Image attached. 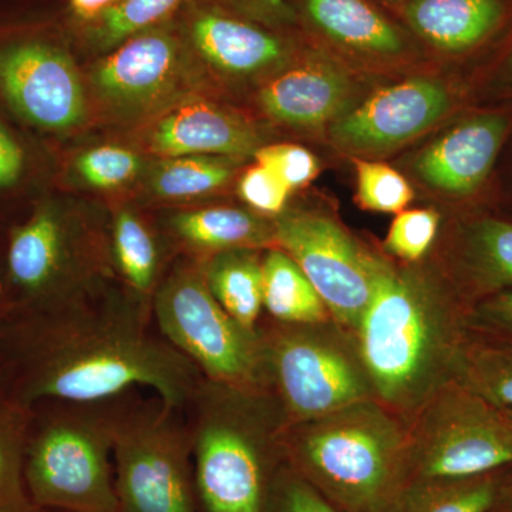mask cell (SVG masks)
<instances>
[{
	"mask_svg": "<svg viewBox=\"0 0 512 512\" xmlns=\"http://www.w3.org/2000/svg\"><path fill=\"white\" fill-rule=\"evenodd\" d=\"M0 375L5 396L25 407L148 389L183 413L204 380L158 332L151 305L114 278L45 311L9 316L0 326Z\"/></svg>",
	"mask_w": 512,
	"mask_h": 512,
	"instance_id": "1",
	"label": "cell"
},
{
	"mask_svg": "<svg viewBox=\"0 0 512 512\" xmlns=\"http://www.w3.org/2000/svg\"><path fill=\"white\" fill-rule=\"evenodd\" d=\"M467 315L436 275L382 259L353 333L377 402L409 421L453 384L470 340Z\"/></svg>",
	"mask_w": 512,
	"mask_h": 512,
	"instance_id": "2",
	"label": "cell"
},
{
	"mask_svg": "<svg viewBox=\"0 0 512 512\" xmlns=\"http://www.w3.org/2000/svg\"><path fill=\"white\" fill-rule=\"evenodd\" d=\"M198 512H265L286 419L266 390L202 380L185 409Z\"/></svg>",
	"mask_w": 512,
	"mask_h": 512,
	"instance_id": "3",
	"label": "cell"
},
{
	"mask_svg": "<svg viewBox=\"0 0 512 512\" xmlns=\"http://www.w3.org/2000/svg\"><path fill=\"white\" fill-rule=\"evenodd\" d=\"M407 421L365 400L286 424L285 463L340 512H380L406 481Z\"/></svg>",
	"mask_w": 512,
	"mask_h": 512,
	"instance_id": "4",
	"label": "cell"
},
{
	"mask_svg": "<svg viewBox=\"0 0 512 512\" xmlns=\"http://www.w3.org/2000/svg\"><path fill=\"white\" fill-rule=\"evenodd\" d=\"M130 393L97 402L43 400L29 407L23 470L36 508L120 512L113 447Z\"/></svg>",
	"mask_w": 512,
	"mask_h": 512,
	"instance_id": "5",
	"label": "cell"
},
{
	"mask_svg": "<svg viewBox=\"0 0 512 512\" xmlns=\"http://www.w3.org/2000/svg\"><path fill=\"white\" fill-rule=\"evenodd\" d=\"M0 254L8 318L45 311L114 278L109 222L50 192L0 231Z\"/></svg>",
	"mask_w": 512,
	"mask_h": 512,
	"instance_id": "6",
	"label": "cell"
},
{
	"mask_svg": "<svg viewBox=\"0 0 512 512\" xmlns=\"http://www.w3.org/2000/svg\"><path fill=\"white\" fill-rule=\"evenodd\" d=\"M161 336L208 382L266 390L264 342L217 302L197 259L178 256L151 303Z\"/></svg>",
	"mask_w": 512,
	"mask_h": 512,
	"instance_id": "7",
	"label": "cell"
},
{
	"mask_svg": "<svg viewBox=\"0 0 512 512\" xmlns=\"http://www.w3.org/2000/svg\"><path fill=\"white\" fill-rule=\"evenodd\" d=\"M258 329L268 392L278 400L286 424L375 399L355 336L335 322L284 325L268 319Z\"/></svg>",
	"mask_w": 512,
	"mask_h": 512,
	"instance_id": "8",
	"label": "cell"
},
{
	"mask_svg": "<svg viewBox=\"0 0 512 512\" xmlns=\"http://www.w3.org/2000/svg\"><path fill=\"white\" fill-rule=\"evenodd\" d=\"M113 466L120 512H198L190 427L154 394H128Z\"/></svg>",
	"mask_w": 512,
	"mask_h": 512,
	"instance_id": "9",
	"label": "cell"
},
{
	"mask_svg": "<svg viewBox=\"0 0 512 512\" xmlns=\"http://www.w3.org/2000/svg\"><path fill=\"white\" fill-rule=\"evenodd\" d=\"M64 30L49 23L0 26V109L39 136L86 123L89 97Z\"/></svg>",
	"mask_w": 512,
	"mask_h": 512,
	"instance_id": "10",
	"label": "cell"
},
{
	"mask_svg": "<svg viewBox=\"0 0 512 512\" xmlns=\"http://www.w3.org/2000/svg\"><path fill=\"white\" fill-rule=\"evenodd\" d=\"M406 481L468 478L512 467V421L458 384H448L407 421Z\"/></svg>",
	"mask_w": 512,
	"mask_h": 512,
	"instance_id": "11",
	"label": "cell"
},
{
	"mask_svg": "<svg viewBox=\"0 0 512 512\" xmlns=\"http://www.w3.org/2000/svg\"><path fill=\"white\" fill-rule=\"evenodd\" d=\"M276 247L291 256L319 293L330 318L355 333L372 301L382 259L365 251L338 222L316 212L274 218Z\"/></svg>",
	"mask_w": 512,
	"mask_h": 512,
	"instance_id": "12",
	"label": "cell"
},
{
	"mask_svg": "<svg viewBox=\"0 0 512 512\" xmlns=\"http://www.w3.org/2000/svg\"><path fill=\"white\" fill-rule=\"evenodd\" d=\"M195 62L175 22L144 30L97 57L90 86L120 119L147 116L173 100Z\"/></svg>",
	"mask_w": 512,
	"mask_h": 512,
	"instance_id": "13",
	"label": "cell"
},
{
	"mask_svg": "<svg viewBox=\"0 0 512 512\" xmlns=\"http://www.w3.org/2000/svg\"><path fill=\"white\" fill-rule=\"evenodd\" d=\"M174 22L195 62L225 76L275 74L302 50L292 32L245 18L220 0H190Z\"/></svg>",
	"mask_w": 512,
	"mask_h": 512,
	"instance_id": "14",
	"label": "cell"
},
{
	"mask_svg": "<svg viewBox=\"0 0 512 512\" xmlns=\"http://www.w3.org/2000/svg\"><path fill=\"white\" fill-rule=\"evenodd\" d=\"M450 107L446 84L431 77H412L383 87L340 114L330 123L329 138L333 146L356 156L386 153L439 123Z\"/></svg>",
	"mask_w": 512,
	"mask_h": 512,
	"instance_id": "15",
	"label": "cell"
},
{
	"mask_svg": "<svg viewBox=\"0 0 512 512\" xmlns=\"http://www.w3.org/2000/svg\"><path fill=\"white\" fill-rule=\"evenodd\" d=\"M259 92L271 119L293 127H318L345 113L352 94L350 74L323 49H305L274 74Z\"/></svg>",
	"mask_w": 512,
	"mask_h": 512,
	"instance_id": "16",
	"label": "cell"
},
{
	"mask_svg": "<svg viewBox=\"0 0 512 512\" xmlns=\"http://www.w3.org/2000/svg\"><path fill=\"white\" fill-rule=\"evenodd\" d=\"M295 28L301 26L330 49L369 60L412 55L417 42L402 22L370 0H292Z\"/></svg>",
	"mask_w": 512,
	"mask_h": 512,
	"instance_id": "17",
	"label": "cell"
},
{
	"mask_svg": "<svg viewBox=\"0 0 512 512\" xmlns=\"http://www.w3.org/2000/svg\"><path fill=\"white\" fill-rule=\"evenodd\" d=\"M144 144L158 158L254 156L258 131L238 114L207 100H187L161 113L148 127Z\"/></svg>",
	"mask_w": 512,
	"mask_h": 512,
	"instance_id": "18",
	"label": "cell"
},
{
	"mask_svg": "<svg viewBox=\"0 0 512 512\" xmlns=\"http://www.w3.org/2000/svg\"><path fill=\"white\" fill-rule=\"evenodd\" d=\"M397 12L420 45L446 56L480 52L512 32V0H406Z\"/></svg>",
	"mask_w": 512,
	"mask_h": 512,
	"instance_id": "19",
	"label": "cell"
},
{
	"mask_svg": "<svg viewBox=\"0 0 512 512\" xmlns=\"http://www.w3.org/2000/svg\"><path fill=\"white\" fill-rule=\"evenodd\" d=\"M508 130L510 121L501 114L461 121L421 151L414 173L431 190L467 197L487 180Z\"/></svg>",
	"mask_w": 512,
	"mask_h": 512,
	"instance_id": "20",
	"label": "cell"
},
{
	"mask_svg": "<svg viewBox=\"0 0 512 512\" xmlns=\"http://www.w3.org/2000/svg\"><path fill=\"white\" fill-rule=\"evenodd\" d=\"M161 228L175 251L200 259L229 249L276 247L274 220L241 208H188L171 212Z\"/></svg>",
	"mask_w": 512,
	"mask_h": 512,
	"instance_id": "21",
	"label": "cell"
},
{
	"mask_svg": "<svg viewBox=\"0 0 512 512\" xmlns=\"http://www.w3.org/2000/svg\"><path fill=\"white\" fill-rule=\"evenodd\" d=\"M109 251L114 279L148 305L177 259L163 229L130 207H120L111 215Z\"/></svg>",
	"mask_w": 512,
	"mask_h": 512,
	"instance_id": "22",
	"label": "cell"
},
{
	"mask_svg": "<svg viewBox=\"0 0 512 512\" xmlns=\"http://www.w3.org/2000/svg\"><path fill=\"white\" fill-rule=\"evenodd\" d=\"M46 164L29 131L0 109V231L25 218L47 194Z\"/></svg>",
	"mask_w": 512,
	"mask_h": 512,
	"instance_id": "23",
	"label": "cell"
},
{
	"mask_svg": "<svg viewBox=\"0 0 512 512\" xmlns=\"http://www.w3.org/2000/svg\"><path fill=\"white\" fill-rule=\"evenodd\" d=\"M507 473L508 468H503L483 476L454 480H407L380 512H491Z\"/></svg>",
	"mask_w": 512,
	"mask_h": 512,
	"instance_id": "24",
	"label": "cell"
},
{
	"mask_svg": "<svg viewBox=\"0 0 512 512\" xmlns=\"http://www.w3.org/2000/svg\"><path fill=\"white\" fill-rule=\"evenodd\" d=\"M262 259L261 249L239 248L198 261L212 296L239 325L249 330H258L264 312Z\"/></svg>",
	"mask_w": 512,
	"mask_h": 512,
	"instance_id": "25",
	"label": "cell"
},
{
	"mask_svg": "<svg viewBox=\"0 0 512 512\" xmlns=\"http://www.w3.org/2000/svg\"><path fill=\"white\" fill-rule=\"evenodd\" d=\"M262 303L269 319L284 325L333 322L325 302L302 269L278 247L264 252Z\"/></svg>",
	"mask_w": 512,
	"mask_h": 512,
	"instance_id": "26",
	"label": "cell"
},
{
	"mask_svg": "<svg viewBox=\"0 0 512 512\" xmlns=\"http://www.w3.org/2000/svg\"><path fill=\"white\" fill-rule=\"evenodd\" d=\"M460 266L477 291H511L512 224L495 218L468 224L461 238Z\"/></svg>",
	"mask_w": 512,
	"mask_h": 512,
	"instance_id": "27",
	"label": "cell"
},
{
	"mask_svg": "<svg viewBox=\"0 0 512 512\" xmlns=\"http://www.w3.org/2000/svg\"><path fill=\"white\" fill-rule=\"evenodd\" d=\"M190 0H119L92 25L74 30L84 49L103 55L128 37L173 22Z\"/></svg>",
	"mask_w": 512,
	"mask_h": 512,
	"instance_id": "28",
	"label": "cell"
},
{
	"mask_svg": "<svg viewBox=\"0 0 512 512\" xmlns=\"http://www.w3.org/2000/svg\"><path fill=\"white\" fill-rule=\"evenodd\" d=\"M234 168L232 158L225 157L161 158L148 171V188L158 200H195L228 184Z\"/></svg>",
	"mask_w": 512,
	"mask_h": 512,
	"instance_id": "29",
	"label": "cell"
},
{
	"mask_svg": "<svg viewBox=\"0 0 512 512\" xmlns=\"http://www.w3.org/2000/svg\"><path fill=\"white\" fill-rule=\"evenodd\" d=\"M29 407L0 397V512L37 510L25 483V441Z\"/></svg>",
	"mask_w": 512,
	"mask_h": 512,
	"instance_id": "30",
	"label": "cell"
},
{
	"mask_svg": "<svg viewBox=\"0 0 512 512\" xmlns=\"http://www.w3.org/2000/svg\"><path fill=\"white\" fill-rule=\"evenodd\" d=\"M454 383L512 412V345L468 340Z\"/></svg>",
	"mask_w": 512,
	"mask_h": 512,
	"instance_id": "31",
	"label": "cell"
},
{
	"mask_svg": "<svg viewBox=\"0 0 512 512\" xmlns=\"http://www.w3.org/2000/svg\"><path fill=\"white\" fill-rule=\"evenodd\" d=\"M144 168L143 157L131 148L99 146L83 151L70 164V174L92 190H119L136 180Z\"/></svg>",
	"mask_w": 512,
	"mask_h": 512,
	"instance_id": "32",
	"label": "cell"
},
{
	"mask_svg": "<svg viewBox=\"0 0 512 512\" xmlns=\"http://www.w3.org/2000/svg\"><path fill=\"white\" fill-rule=\"evenodd\" d=\"M357 202L366 211L399 214L413 201V188L399 171L379 161L355 160Z\"/></svg>",
	"mask_w": 512,
	"mask_h": 512,
	"instance_id": "33",
	"label": "cell"
},
{
	"mask_svg": "<svg viewBox=\"0 0 512 512\" xmlns=\"http://www.w3.org/2000/svg\"><path fill=\"white\" fill-rule=\"evenodd\" d=\"M440 214L430 208L399 212L384 239V249L407 264H417L436 241Z\"/></svg>",
	"mask_w": 512,
	"mask_h": 512,
	"instance_id": "34",
	"label": "cell"
},
{
	"mask_svg": "<svg viewBox=\"0 0 512 512\" xmlns=\"http://www.w3.org/2000/svg\"><path fill=\"white\" fill-rule=\"evenodd\" d=\"M265 512H340L322 494L284 463L276 473Z\"/></svg>",
	"mask_w": 512,
	"mask_h": 512,
	"instance_id": "35",
	"label": "cell"
},
{
	"mask_svg": "<svg viewBox=\"0 0 512 512\" xmlns=\"http://www.w3.org/2000/svg\"><path fill=\"white\" fill-rule=\"evenodd\" d=\"M255 161L272 171L289 188L311 183L319 173L318 161L311 151L296 144H274L258 148Z\"/></svg>",
	"mask_w": 512,
	"mask_h": 512,
	"instance_id": "36",
	"label": "cell"
},
{
	"mask_svg": "<svg viewBox=\"0 0 512 512\" xmlns=\"http://www.w3.org/2000/svg\"><path fill=\"white\" fill-rule=\"evenodd\" d=\"M238 192L256 214L276 218L284 214L292 191L272 171L255 163L242 174Z\"/></svg>",
	"mask_w": 512,
	"mask_h": 512,
	"instance_id": "37",
	"label": "cell"
},
{
	"mask_svg": "<svg viewBox=\"0 0 512 512\" xmlns=\"http://www.w3.org/2000/svg\"><path fill=\"white\" fill-rule=\"evenodd\" d=\"M468 328L512 339V289L493 293L468 311Z\"/></svg>",
	"mask_w": 512,
	"mask_h": 512,
	"instance_id": "38",
	"label": "cell"
},
{
	"mask_svg": "<svg viewBox=\"0 0 512 512\" xmlns=\"http://www.w3.org/2000/svg\"><path fill=\"white\" fill-rule=\"evenodd\" d=\"M229 9L268 28L295 30L292 0H220Z\"/></svg>",
	"mask_w": 512,
	"mask_h": 512,
	"instance_id": "39",
	"label": "cell"
},
{
	"mask_svg": "<svg viewBox=\"0 0 512 512\" xmlns=\"http://www.w3.org/2000/svg\"><path fill=\"white\" fill-rule=\"evenodd\" d=\"M119 0H67L69 29L79 30L106 15Z\"/></svg>",
	"mask_w": 512,
	"mask_h": 512,
	"instance_id": "40",
	"label": "cell"
},
{
	"mask_svg": "<svg viewBox=\"0 0 512 512\" xmlns=\"http://www.w3.org/2000/svg\"><path fill=\"white\" fill-rule=\"evenodd\" d=\"M491 512H512V467L508 468L497 504Z\"/></svg>",
	"mask_w": 512,
	"mask_h": 512,
	"instance_id": "41",
	"label": "cell"
},
{
	"mask_svg": "<svg viewBox=\"0 0 512 512\" xmlns=\"http://www.w3.org/2000/svg\"><path fill=\"white\" fill-rule=\"evenodd\" d=\"M9 315L8 296H6L5 279H3L2 254H0V326Z\"/></svg>",
	"mask_w": 512,
	"mask_h": 512,
	"instance_id": "42",
	"label": "cell"
},
{
	"mask_svg": "<svg viewBox=\"0 0 512 512\" xmlns=\"http://www.w3.org/2000/svg\"><path fill=\"white\" fill-rule=\"evenodd\" d=\"M501 79H503L504 87L512 92V49L505 57L503 67H501Z\"/></svg>",
	"mask_w": 512,
	"mask_h": 512,
	"instance_id": "43",
	"label": "cell"
},
{
	"mask_svg": "<svg viewBox=\"0 0 512 512\" xmlns=\"http://www.w3.org/2000/svg\"><path fill=\"white\" fill-rule=\"evenodd\" d=\"M383 2L390 3V5L399 6L402 5L406 0H383Z\"/></svg>",
	"mask_w": 512,
	"mask_h": 512,
	"instance_id": "44",
	"label": "cell"
},
{
	"mask_svg": "<svg viewBox=\"0 0 512 512\" xmlns=\"http://www.w3.org/2000/svg\"><path fill=\"white\" fill-rule=\"evenodd\" d=\"M5 396V383H3V377L0 375V397Z\"/></svg>",
	"mask_w": 512,
	"mask_h": 512,
	"instance_id": "45",
	"label": "cell"
},
{
	"mask_svg": "<svg viewBox=\"0 0 512 512\" xmlns=\"http://www.w3.org/2000/svg\"><path fill=\"white\" fill-rule=\"evenodd\" d=\"M33 512H64V511L40 510V508H37V510H35Z\"/></svg>",
	"mask_w": 512,
	"mask_h": 512,
	"instance_id": "46",
	"label": "cell"
},
{
	"mask_svg": "<svg viewBox=\"0 0 512 512\" xmlns=\"http://www.w3.org/2000/svg\"><path fill=\"white\" fill-rule=\"evenodd\" d=\"M503 412H504L505 414H507L508 419H510V420L512 421V412H507V410H503Z\"/></svg>",
	"mask_w": 512,
	"mask_h": 512,
	"instance_id": "47",
	"label": "cell"
}]
</instances>
